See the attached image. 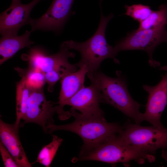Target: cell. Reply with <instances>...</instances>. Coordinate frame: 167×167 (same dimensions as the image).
Masks as SVG:
<instances>
[{
  "mask_svg": "<svg viewBox=\"0 0 167 167\" xmlns=\"http://www.w3.org/2000/svg\"><path fill=\"white\" fill-rule=\"evenodd\" d=\"M123 127L117 137L127 145L153 154L158 149H167V128L128 122Z\"/></svg>",
  "mask_w": 167,
  "mask_h": 167,
  "instance_id": "cell-5",
  "label": "cell"
},
{
  "mask_svg": "<svg viewBox=\"0 0 167 167\" xmlns=\"http://www.w3.org/2000/svg\"><path fill=\"white\" fill-rule=\"evenodd\" d=\"M159 69L162 71H167V65L161 67Z\"/></svg>",
  "mask_w": 167,
  "mask_h": 167,
  "instance_id": "cell-23",
  "label": "cell"
},
{
  "mask_svg": "<svg viewBox=\"0 0 167 167\" xmlns=\"http://www.w3.org/2000/svg\"><path fill=\"white\" fill-rule=\"evenodd\" d=\"M72 108L70 112L74 121L69 124L58 125L50 124L47 127L48 134L59 130L69 131L79 135L83 144L80 152L88 150L119 134L123 126L115 123L108 122L104 116L85 115Z\"/></svg>",
  "mask_w": 167,
  "mask_h": 167,
  "instance_id": "cell-1",
  "label": "cell"
},
{
  "mask_svg": "<svg viewBox=\"0 0 167 167\" xmlns=\"http://www.w3.org/2000/svg\"><path fill=\"white\" fill-rule=\"evenodd\" d=\"M160 82L154 86H143L144 90L148 93L145 110L143 114L144 121L153 126L165 127L161 121V115L167 105V71Z\"/></svg>",
  "mask_w": 167,
  "mask_h": 167,
  "instance_id": "cell-10",
  "label": "cell"
},
{
  "mask_svg": "<svg viewBox=\"0 0 167 167\" xmlns=\"http://www.w3.org/2000/svg\"><path fill=\"white\" fill-rule=\"evenodd\" d=\"M74 0H53L46 12L38 19H32L31 32L37 30L58 32L70 16Z\"/></svg>",
  "mask_w": 167,
  "mask_h": 167,
  "instance_id": "cell-9",
  "label": "cell"
},
{
  "mask_svg": "<svg viewBox=\"0 0 167 167\" xmlns=\"http://www.w3.org/2000/svg\"><path fill=\"white\" fill-rule=\"evenodd\" d=\"M125 14L140 23L147 18L152 12L150 7L141 4L125 6Z\"/></svg>",
  "mask_w": 167,
  "mask_h": 167,
  "instance_id": "cell-20",
  "label": "cell"
},
{
  "mask_svg": "<svg viewBox=\"0 0 167 167\" xmlns=\"http://www.w3.org/2000/svg\"><path fill=\"white\" fill-rule=\"evenodd\" d=\"M166 42H167V41H166Z\"/></svg>",
  "mask_w": 167,
  "mask_h": 167,
  "instance_id": "cell-26",
  "label": "cell"
},
{
  "mask_svg": "<svg viewBox=\"0 0 167 167\" xmlns=\"http://www.w3.org/2000/svg\"><path fill=\"white\" fill-rule=\"evenodd\" d=\"M44 74L46 82L48 84V90L50 92H53L54 86L57 82L65 75L57 71H50Z\"/></svg>",
  "mask_w": 167,
  "mask_h": 167,
  "instance_id": "cell-21",
  "label": "cell"
},
{
  "mask_svg": "<svg viewBox=\"0 0 167 167\" xmlns=\"http://www.w3.org/2000/svg\"><path fill=\"white\" fill-rule=\"evenodd\" d=\"M20 76H24L28 84L32 89L44 88L46 82L45 74L41 71L28 67L23 69L18 67L15 68Z\"/></svg>",
  "mask_w": 167,
  "mask_h": 167,
  "instance_id": "cell-19",
  "label": "cell"
},
{
  "mask_svg": "<svg viewBox=\"0 0 167 167\" xmlns=\"http://www.w3.org/2000/svg\"><path fill=\"white\" fill-rule=\"evenodd\" d=\"M139 24L138 28L139 29L166 28L167 24V4L161 5L157 11H153L147 18Z\"/></svg>",
  "mask_w": 167,
  "mask_h": 167,
  "instance_id": "cell-17",
  "label": "cell"
},
{
  "mask_svg": "<svg viewBox=\"0 0 167 167\" xmlns=\"http://www.w3.org/2000/svg\"><path fill=\"white\" fill-rule=\"evenodd\" d=\"M62 141V139L56 135H52V141L42 147L38 153L36 160L34 163H38L46 167H50Z\"/></svg>",
  "mask_w": 167,
  "mask_h": 167,
  "instance_id": "cell-18",
  "label": "cell"
},
{
  "mask_svg": "<svg viewBox=\"0 0 167 167\" xmlns=\"http://www.w3.org/2000/svg\"><path fill=\"white\" fill-rule=\"evenodd\" d=\"M44 88L32 89L28 98L26 113L23 118V124L33 123L40 126L48 134L47 127L54 124V114L57 113L58 106L51 101H48L45 95Z\"/></svg>",
  "mask_w": 167,
  "mask_h": 167,
  "instance_id": "cell-8",
  "label": "cell"
},
{
  "mask_svg": "<svg viewBox=\"0 0 167 167\" xmlns=\"http://www.w3.org/2000/svg\"><path fill=\"white\" fill-rule=\"evenodd\" d=\"M91 74L100 90L101 102L116 108L136 124H139L144 121L143 113L139 111L142 105L130 95L126 79L121 71H116L115 78L108 76L99 71Z\"/></svg>",
  "mask_w": 167,
  "mask_h": 167,
  "instance_id": "cell-2",
  "label": "cell"
},
{
  "mask_svg": "<svg viewBox=\"0 0 167 167\" xmlns=\"http://www.w3.org/2000/svg\"><path fill=\"white\" fill-rule=\"evenodd\" d=\"M20 2L21 0H12L11 3H16Z\"/></svg>",
  "mask_w": 167,
  "mask_h": 167,
  "instance_id": "cell-24",
  "label": "cell"
},
{
  "mask_svg": "<svg viewBox=\"0 0 167 167\" xmlns=\"http://www.w3.org/2000/svg\"><path fill=\"white\" fill-rule=\"evenodd\" d=\"M0 152L3 164L5 167H19L14 157L0 141Z\"/></svg>",
  "mask_w": 167,
  "mask_h": 167,
  "instance_id": "cell-22",
  "label": "cell"
},
{
  "mask_svg": "<svg viewBox=\"0 0 167 167\" xmlns=\"http://www.w3.org/2000/svg\"><path fill=\"white\" fill-rule=\"evenodd\" d=\"M88 72L87 67L84 65L78 71L69 73L62 78L59 101L57 102L58 104L57 113L60 120H66L71 116L70 111L64 110L65 103L85 87V76Z\"/></svg>",
  "mask_w": 167,
  "mask_h": 167,
  "instance_id": "cell-13",
  "label": "cell"
},
{
  "mask_svg": "<svg viewBox=\"0 0 167 167\" xmlns=\"http://www.w3.org/2000/svg\"><path fill=\"white\" fill-rule=\"evenodd\" d=\"M31 31L26 30L21 36L7 35L2 36L0 40V64L12 57L20 50L30 48L34 42L29 37Z\"/></svg>",
  "mask_w": 167,
  "mask_h": 167,
  "instance_id": "cell-15",
  "label": "cell"
},
{
  "mask_svg": "<svg viewBox=\"0 0 167 167\" xmlns=\"http://www.w3.org/2000/svg\"><path fill=\"white\" fill-rule=\"evenodd\" d=\"M76 161H93L128 165L135 161L139 164L146 161L152 162L153 154L127 145L120 140L117 135L86 151L80 152Z\"/></svg>",
  "mask_w": 167,
  "mask_h": 167,
  "instance_id": "cell-4",
  "label": "cell"
},
{
  "mask_svg": "<svg viewBox=\"0 0 167 167\" xmlns=\"http://www.w3.org/2000/svg\"><path fill=\"white\" fill-rule=\"evenodd\" d=\"M91 84L83 88L65 103L71 106L82 114L88 116H104L100 107L101 102V92L96 80L91 75L87 74Z\"/></svg>",
  "mask_w": 167,
  "mask_h": 167,
  "instance_id": "cell-11",
  "label": "cell"
},
{
  "mask_svg": "<svg viewBox=\"0 0 167 167\" xmlns=\"http://www.w3.org/2000/svg\"><path fill=\"white\" fill-rule=\"evenodd\" d=\"M63 42L59 51L56 53L47 55L41 49L31 48L28 54H24L22 58L28 61L29 67L39 70L44 73L57 71L65 75L74 72L78 67L77 63L71 64L68 61L70 58H74L75 54L69 51ZM79 68V67H78Z\"/></svg>",
  "mask_w": 167,
  "mask_h": 167,
  "instance_id": "cell-7",
  "label": "cell"
},
{
  "mask_svg": "<svg viewBox=\"0 0 167 167\" xmlns=\"http://www.w3.org/2000/svg\"><path fill=\"white\" fill-rule=\"evenodd\" d=\"M41 0H32L27 4H23L21 2L11 3L0 15V33L2 36L17 35L18 31L23 26L30 24L32 19L30 12Z\"/></svg>",
  "mask_w": 167,
  "mask_h": 167,
  "instance_id": "cell-12",
  "label": "cell"
},
{
  "mask_svg": "<svg viewBox=\"0 0 167 167\" xmlns=\"http://www.w3.org/2000/svg\"><path fill=\"white\" fill-rule=\"evenodd\" d=\"M102 0H100V6L101 5V2L102 1Z\"/></svg>",
  "mask_w": 167,
  "mask_h": 167,
  "instance_id": "cell-25",
  "label": "cell"
},
{
  "mask_svg": "<svg viewBox=\"0 0 167 167\" xmlns=\"http://www.w3.org/2000/svg\"><path fill=\"white\" fill-rule=\"evenodd\" d=\"M19 126L14 123L10 124L0 119V141L12 156L19 167H31L20 142Z\"/></svg>",
  "mask_w": 167,
  "mask_h": 167,
  "instance_id": "cell-14",
  "label": "cell"
},
{
  "mask_svg": "<svg viewBox=\"0 0 167 167\" xmlns=\"http://www.w3.org/2000/svg\"><path fill=\"white\" fill-rule=\"evenodd\" d=\"M167 32L166 28L157 29H137L129 33L118 41L114 47L116 54L121 51L139 50L146 52L149 56L150 65L154 68L160 66V63L154 59L153 52L159 44L166 42Z\"/></svg>",
  "mask_w": 167,
  "mask_h": 167,
  "instance_id": "cell-6",
  "label": "cell"
},
{
  "mask_svg": "<svg viewBox=\"0 0 167 167\" xmlns=\"http://www.w3.org/2000/svg\"><path fill=\"white\" fill-rule=\"evenodd\" d=\"M21 77V79L16 83V119L14 123L19 127L20 121L26 113L28 100L32 91L25 77L23 76Z\"/></svg>",
  "mask_w": 167,
  "mask_h": 167,
  "instance_id": "cell-16",
  "label": "cell"
},
{
  "mask_svg": "<svg viewBox=\"0 0 167 167\" xmlns=\"http://www.w3.org/2000/svg\"><path fill=\"white\" fill-rule=\"evenodd\" d=\"M101 11L98 28L89 39L82 42L72 40L63 42L69 50L74 49L80 53L81 58L77 65L79 68L86 66L88 70V73L97 71L101 62L106 59L111 58L115 63H119L116 58L117 55L114 51V47L108 44L105 36L107 26L113 18V15L111 13L105 16Z\"/></svg>",
  "mask_w": 167,
  "mask_h": 167,
  "instance_id": "cell-3",
  "label": "cell"
}]
</instances>
